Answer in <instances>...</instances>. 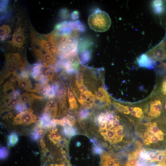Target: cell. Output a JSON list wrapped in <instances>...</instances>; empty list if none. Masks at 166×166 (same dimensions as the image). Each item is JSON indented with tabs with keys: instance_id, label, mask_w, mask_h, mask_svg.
<instances>
[{
	"instance_id": "484cf974",
	"label": "cell",
	"mask_w": 166,
	"mask_h": 166,
	"mask_svg": "<svg viewBox=\"0 0 166 166\" xmlns=\"http://www.w3.org/2000/svg\"><path fill=\"white\" fill-rule=\"evenodd\" d=\"M66 91L64 89H61L58 91L57 97L60 102L63 104L66 100Z\"/></svg>"
},
{
	"instance_id": "5b68a950",
	"label": "cell",
	"mask_w": 166,
	"mask_h": 166,
	"mask_svg": "<svg viewBox=\"0 0 166 166\" xmlns=\"http://www.w3.org/2000/svg\"><path fill=\"white\" fill-rule=\"evenodd\" d=\"M25 39L23 30L20 26L15 31L10 43L14 47L20 48L24 43Z\"/></svg>"
},
{
	"instance_id": "ba28073f",
	"label": "cell",
	"mask_w": 166,
	"mask_h": 166,
	"mask_svg": "<svg viewBox=\"0 0 166 166\" xmlns=\"http://www.w3.org/2000/svg\"><path fill=\"white\" fill-rule=\"evenodd\" d=\"M58 106L57 103L53 100H51L46 103L44 110V113L50 117H55L57 113Z\"/></svg>"
},
{
	"instance_id": "f35d334b",
	"label": "cell",
	"mask_w": 166,
	"mask_h": 166,
	"mask_svg": "<svg viewBox=\"0 0 166 166\" xmlns=\"http://www.w3.org/2000/svg\"><path fill=\"white\" fill-rule=\"evenodd\" d=\"M77 87L80 92L82 93H85L87 91L86 87L83 84L78 86Z\"/></svg>"
},
{
	"instance_id": "4fadbf2b",
	"label": "cell",
	"mask_w": 166,
	"mask_h": 166,
	"mask_svg": "<svg viewBox=\"0 0 166 166\" xmlns=\"http://www.w3.org/2000/svg\"><path fill=\"white\" fill-rule=\"evenodd\" d=\"M97 99L106 104H110L111 101L106 91L103 87L100 88L96 93Z\"/></svg>"
},
{
	"instance_id": "1f68e13d",
	"label": "cell",
	"mask_w": 166,
	"mask_h": 166,
	"mask_svg": "<svg viewBox=\"0 0 166 166\" xmlns=\"http://www.w3.org/2000/svg\"><path fill=\"white\" fill-rule=\"evenodd\" d=\"M69 101L70 108L71 109H73L77 108V104L75 98L71 99L69 100Z\"/></svg>"
},
{
	"instance_id": "52a82bcc",
	"label": "cell",
	"mask_w": 166,
	"mask_h": 166,
	"mask_svg": "<svg viewBox=\"0 0 166 166\" xmlns=\"http://www.w3.org/2000/svg\"><path fill=\"white\" fill-rule=\"evenodd\" d=\"M137 62L140 67H142L150 69L154 68L152 65V60L146 54H143L137 59Z\"/></svg>"
},
{
	"instance_id": "ffe728a7",
	"label": "cell",
	"mask_w": 166,
	"mask_h": 166,
	"mask_svg": "<svg viewBox=\"0 0 166 166\" xmlns=\"http://www.w3.org/2000/svg\"><path fill=\"white\" fill-rule=\"evenodd\" d=\"M6 62H18L20 61L21 56L18 53H6L5 54Z\"/></svg>"
},
{
	"instance_id": "74e56055",
	"label": "cell",
	"mask_w": 166,
	"mask_h": 166,
	"mask_svg": "<svg viewBox=\"0 0 166 166\" xmlns=\"http://www.w3.org/2000/svg\"><path fill=\"white\" fill-rule=\"evenodd\" d=\"M88 111L86 110H83L80 113V117L82 119H85L86 118L88 117Z\"/></svg>"
},
{
	"instance_id": "d6986e66",
	"label": "cell",
	"mask_w": 166,
	"mask_h": 166,
	"mask_svg": "<svg viewBox=\"0 0 166 166\" xmlns=\"http://www.w3.org/2000/svg\"><path fill=\"white\" fill-rule=\"evenodd\" d=\"M15 84L11 83L8 81L3 85V92L6 97H9L14 92Z\"/></svg>"
},
{
	"instance_id": "836d02e7",
	"label": "cell",
	"mask_w": 166,
	"mask_h": 166,
	"mask_svg": "<svg viewBox=\"0 0 166 166\" xmlns=\"http://www.w3.org/2000/svg\"><path fill=\"white\" fill-rule=\"evenodd\" d=\"M26 64V60H20L18 63V68L21 70H23L25 67Z\"/></svg>"
},
{
	"instance_id": "ac0fdd59",
	"label": "cell",
	"mask_w": 166,
	"mask_h": 166,
	"mask_svg": "<svg viewBox=\"0 0 166 166\" xmlns=\"http://www.w3.org/2000/svg\"><path fill=\"white\" fill-rule=\"evenodd\" d=\"M18 135L16 132H11L7 137V145L10 147L14 146L18 143Z\"/></svg>"
},
{
	"instance_id": "7a4b0ae2",
	"label": "cell",
	"mask_w": 166,
	"mask_h": 166,
	"mask_svg": "<svg viewBox=\"0 0 166 166\" xmlns=\"http://www.w3.org/2000/svg\"><path fill=\"white\" fill-rule=\"evenodd\" d=\"M32 76L36 80L41 81L42 83H45L48 81L52 79L53 72L48 65L39 63L34 67Z\"/></svg>"
},
{
	"instance_id": "7402d4cb",
	"label": "cell",
	"mask_w": 166,
	"mask_h": 166,
	"mask_svg": "<svg viewBox=\"0 0 166 166\" xmlns=\"http://www.w3.org/2000/svg\"><path fill=\"white\" fill-rule=\"evenodd\" d=\"M48 65L54 64L56 61V59L54 55L48 53L43 57L42 59Z\"/></svg>"
},
{
	"instance_id": "b9f144b4",
	"label": "cell",
	"mask_w": 166,
	"mask_h": 166,
	"mask_svg": "<svg viewBox=\"0 0 166 166\" xmlns=\"http://www.w3.org/2000/svg\"><path fill=\"white\" fill-rule=\"evenodd\" d=\"M16 78L14 76H12L10 77L9 79V81L11 83L15 85Z\"/></svg>"
},
{
	"instance_id": "4dcf8cb0",
	"label": "cell",
	"mask_w": 166,
	"mask_h": 166,
	"mask_svg": "<svg viewBox=\"0 0 166 166\" xmlns=\"http://www.w3.org/2000/svg\"><path fill=\"white\" fill-rule=\"evenodd\" d=\"M148 141L149 143H156L158 142L161 143L159 138L153 135L149 136Z\"/></svg>"
},
{
	"instance_id": "2e32d148",
	"label": "cell",
	"mask_w": 166,
	"mask_h": 166,
	"mask_svg": "<svg viewBox=\"0 0 166 166\" xmlns=\"http://www.w3.org/2000/svg\"><path fill=\"white\" fill-rule=\"evenodd\" d=\"M164 3L162 0H154L152 2V7L154 12L156 14H160L164 11Z\"/></svg>"
},
{
	"instance_id": "8fae6325",
	"label": "cell",
	"mask_w": 166,
	"mask_h": 166,
	"mask_svg": "<svg viewBox=\"0 0 166 166\" xmlns=\"http://www.w3.org/2000/svg\"><path fill=\"white\" fill-rule=\"evenodd\" d=\"M100 166H119V165L115 159L103 154L101 156Z\"/></svg>"
},
{
	"instance_id": "ab89813d",
	"label": "cell",
	"mask_w": 166,
	"mask_h": 166,
	"mask_svg": "<svg viewBox=\"0 0 166 166\" xmlns=\"http://www.w3.org/2000/svg\"><path fill=\"white\" fill-rule=\"evenodd\" d=\"M112 124L113 127L115 128H117L120 125L119 121L117 117H115V120L113 121Z\"/></svg>"
},
{
	"instance_id": "6da1fadb",
	"label": "cell",
	"mask_w": 166,
	"mask_h": 166,
	"mask_svg": "<svg viewBox=\"0 0 166 166\" xmlns=\"http://www.w3.org/2000/svg\"><path fill=\"white\" fill-rule=\"evenodd\" d=\"M88 22L90 27L94 30L104 32L109 28L111 21L107 13L98 9L89 16Z\"/></svg>"
},
{
	"instance_id": "e0dca14e",
	"label": "cell",
	"mask_w": 166,
	"mask_h": 166,
	"mask_svg": "<svg viewBox=\"0 0 166 166\" xmlns=\"http://www.w3.org/2000/svg\"><path fill=\"white\" fill-rule=\"evenodd\" d=\"M11 32L10 28L8 25H4L0 27V41H3L7 39Z\"/></svg>"
},
{
	"instance_id": "f1b7e54d",
	"label": "cell",
	"mask_w": 166,
	"mask_h": 166,
	"mask_svg": "<svg viewBox=\"0 0 166 166\" xmlns=\"http://www.w3.org/2000/svg\"><path fill=\"white\" fill-rule=\"evenodd\" d=\"M8 2V0L0 1L1 12H4L6 11Z\"/></svg>"
},
{
	"instance_id": "4316f807",
	"label": "cell",
	"mask_w": 166,
	"mask_h": 166,
	"mask_svg": "<svg viewBox=\"0 0 166 166\" xmlns=\"http://www.w3.org/2000/svg\"><path fill=\"white\" fill-rule=\"evenodd\" d=\"M9 155V151L6 147H2L0 149V157L1 160L6 159Z\"/></svg>"
},
{
	"instance_id": "bcb514c9",
	"label": "cell",
	"mask_w": 166,
	"mask_h": 166,
	"mask_svg": "<svg viewBox=\"0 0 166 166\" xmlns=\"http://www.w3.org/2000/svg\"></svg>"
},
{
	"instance_id": "cb8c5ba5",
	"label": "cell",
	"mask_w": 166,
	"mask_h": 166,
	"mask_svg": "<svg viewBox=\"0 0 166 166\" xmlns=\"http://www.w3.org/2000/svg\"><path fill=\"white\" fill-rule=\"evenodd\" d=\"M113 105L119 111L123 112L126 114H128L130 113L128 110V106H124L116 102H114Z\"/></svg>"
},
{
	"instance_id": "f6af8a7d",
	"label": "cell",
	"mask_w": 166,
	"mask_h": 166,
	"mask_svg": "<svg viewBox=\"0 0 166 166\" xmlns=\"http://www.w3.org/2000/svg\"><path fill=\"white\" fill-rule=\"evenodd\" d=\"M164 108H165V109L166 110V103L164 106Z\"/></svg>"
},
{
	"instance_id": "f546056e",
	"label": "cell",
	"mask_w": 166,
	"mask_h": 166,
	"mask_svg": "<svg viewBox=\"0 0 166 166\" xmlns=\"http://www.w3.org/2000/svg\"><path fill=\"white\" fill-rule=\"evenodd\" d=\"M140 159L147 161L149 160L148 154L144 151H141L140 153Z\"/></svg>"
},
{
	"instance_id": "603a6c76",
	"label": "cell",
	"mask_w": 166,
	"mask_h": 166,
	"mask_svg": "<svg viewBox=\"0 0 166 166\" xmlns=\"http://www.w3.org/2000/svg\"><path fill=\"white\" fill-rule=\"evenodd\" d=\"M64 133L68 136H71L75 135V129L69 125L64 126Z\"/></svg>"
},
{
	"instance_id": "277c9868",
	"label": "cell",
	"mask_w": 166,
	"mask_h": 166,
	"mask_svg": "<svg viewBox=\"0 0 166 166\" xmlns=\"http://www.w3.org/2000/svg\"><path fill=\"white\" fill-rule=\"evenodd\" d=\"M36 116L30 110H26L18 114L14 118V123L16 124L29 125L35 122Z\"/></svg>"
},
{
	"instance_id": "7c38bea8",
	"label": "cell",
	"mask_w": 166,
	"mask_h": 166,
	"mask_svg": "<svg viewBox=\"0 0 166 166\" xmlns=\"http://www.w3.org/2000/svg\"><path fill=\"white\" fill-rule=\"evenodd\" d=\"M18 68V62H6V67L5 70L3 78H6L11 74L15 76Z\"/></svg>"
},
{
	"instance_id": "d590c367",
	"label": "cell",
	"mask_w": 166,
	"mask_h": 166,
	"mask_svg": "<svg viewBox=\"0 0 166 166\" xmlns=\"http://www.w3.org/2000/svg\"><path fill=\"white\" fill-rule=\"evenodd\" d=\"M46 50L48 53L54 55L56 51L55 46H52L48 47Z\"/></svg>"
},
{
	"instance_id": "30bf717a",
	"label": "cell",
	"mask_w": 166,
	"mask_h": 166,
	"mask_svg": "<svg viewBox=\"0 0 166 166\" xmlns=\"http://www.w3.org/2000/svg\"><path fill=\"white\" fill-rule=\"evenodd\" d=\"M51 87L47 83L36 84L35 88L32 89L30 92L37 93L42 95L47 96Z\"/></svg>"
},
{
	"instance_id": "e575fe53",
	"label": "cell",
	"mask_w": 166,
	"mask_h": 166,
	"mask_svg": "<svg viewBox=\"0 0 166 166\" xmlns=\"http://www.w3.org/2000/svg\"><path fill=\"white\" fill-rule=\"evenodd\" d=\"M83 79L82 75L79 74L77 75L76 79V84L78 86L83 84Z\"/></svg>"
},
{
	"instance_id": "8992f818",
	"label": "cell",
	"mask_w": 166,
	"mask_h": 166,
	"mask_svg": "<svg viewBox=\"0 0 166 166\" xmlns=\"http://www.w3.org/2000/svg\"><path fill=\"white\" fill-rule=\"evenodd\" d=\"M162 105L159 100L152 102L149 115L152 117H158L160 115L162 110Z\"/></svg>"
},
{
	"instance_id": "60d3db41",
	"label": "cell",
	"mask_w": 166,
	"mask_h": 166,
	"mask_svg": "<svg viewBox=\"0 0 166 166\" xmlns=\"http://www.w3.org/2000/svg\"><path fill=\"white\" fill-rule=\"evenodd\" d=\"M161 90L164 94H166V81H163L162 84Z\"/></svg>"
},
{
	"instance_id": "3957f363",
	"label": "cell",
	"mask_w": 166,
	"mask_h": 166,
	"mask_svg": "<svg viewBox=\"0 0 166 166\" xmlns=\"http://www.w3.org/2000/svg\"><path fill=\"white\" fill-rule=\"evenodd\" d=\"M166 45L163 39L159 44L148 53L153 61H161L166 59Z\"/></svg>"
},
{
	"instance_id": "83f0119b",
	"label": "cell",
	"mask_w": 166,
	"mask_h": 166,
	"mask_svg": "<svg viewBox=\"0 0 166 166\" xmlns=\"http://www.w3.org/2000/svg\"><path fill=\"white\" fill-rule=\"evenodd\" d=\"M89 91H87L86 92L81 93L80 94V99L78 98V100L81 104L83 105L84 103L87 98Z\"/></svg>"
},
{
	"instance_id": "5bb4252c",
	"label": "cell",
	"mask_w": 166,
	"mask_h": 166,
	"mask_svg": "<svg viewBox=\"0 0 166 166\" xmlns=\"http://www.w3.org/2000/svg\"><path fill=\"white\" fill-rule=\"evenodd\" d=\"M43 97L39 96L28 93H25L20 95L18 102L20 104H24L26 103L30 102L36 99H41Z\"/></svg>"
},
{
	"instance_id": "ee69618b",
	"label": "cell",
	"mask_w": 166,
	"mask_h": 166,
	"mask_svg": "<svg viewBox=\"0 0 166 166\" xmlns=\"http://www.w3.org/2000/svg\"><path fill=\"white\" fill-rule=\"evenodd\" d=\"M164 40L165 45H166V33L165 36V38H164Z\"/></svg>"
},
{
	"instance_id": "7bdbcfd3",
	"label": "cell",
	"mask_w": 166,
	"mask_h": 166,
	"mask_svg": "<svg viewBox=\"0 0 166 166\" xmlns=\"http://www.w3.org/2000/svg\"><path fill=\"white\" fill-rule=\"evenodd\" d=\"M133 107H128V110L129 113L131 112L133 109Z\"/></svg>"
},
{
	"instance_id": "9c48e42d",
	"label": "cell",
	"mask_w": 166,
	"mask_h": 166,
	"mask_svg": "<svg viewBox=\"0 0 166 166\" xmlns=\"http://www.w3.org/2000/svg\"><path fill=\"white\" fill-rule=\"evenodd\" d=\"M22 77H17V79L19 87L28 91L32 89V86L28 75H22Z\"/></svg>"
},
{
	"instance_id": "44dd1931",
	"label": "cell",
	"mask_w": 166,
	"mask_h": 166,
	"mask_svg": "<svg viewBox=\"0 0 166 166\" xmlns=\"http://www.w3.org/2000/svg\"><path fill=\"white\" fill-rule=\"evenodd\" d=\"M41 128H36L31 133V137L33 140H38L43 137V131Z\"/></svg>"
},
{
	"instance_id": "9a60e30c",
	"label": "cell",
	"mask_w": 166,
	"mask_h": 166,
	"mask_svg": "<svg viewBox=\"0 0 166 166\" xmlns=\"http://www.w3.org/2000/svg\"><path fill=\"white\" fill-rule=\"evenodd\" d=\"M56 125L53 120H51L50 117L46 113H44L41 118L40 125L41 128L53 127Z\"/></svg>"
},
{
	"instance_id": "d6a6232c",
	"label": "cell",
	"mask_w": 166,
	"mask_h": 166,
	"mask_svg": "<svg viewBox=\"0 0 166 166\" xmlns=\"http://www.w3.org/2000/svg\"><path fill=\"white\" fill-rule=\"evenodd\" d=\"M157 154L155 152H151L148 154L149 160L151 162L156 161Z\"/></svg>"
},
{
	"instance_id": "8d00e7d4",
	"label": "cell",
	"mask_w": 166,
	"mask_h": 166,
	"mask_svg": "<svg viewBox=\"0 0 166 166\" xmlns=\"http://www.w3.org/2000/svg\"><path fill=\"white\" fill-rule=\"evenodd\" d=\"M134 109L135 110L136 112V117L140 118L142 115L143 112L142 109L138 107H135Z\"/></svg>"
},
{
	"instance_id": "d4e9b609",
	"label": "cell",
	"mask_w": 166,
	"mask_h": 166,
	"mask_svg": "<svg viewBox=\"0 0 166 166\" xmlns=\"http://www.w3.org/2000/svg\"><path fill=\"white\" fill-rule=\"evenodd\" d=\"M50 139L54 143L57 142L61 138L57 130L56 129L52 130L49 135Z\"/></svg>"
}]
</instances>
